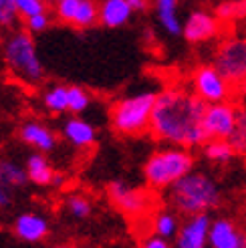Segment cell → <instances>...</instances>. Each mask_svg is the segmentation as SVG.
<instances>
[{"label":"cell","mask_w":246,"mask_h":248,"mask_svg":"<svg viewBox=\"0 0 246 248\" xmlns=\"http://www.w3.org/2000/svg\"><path fill=\"white\" fill-rule=\"evenodd\" d=\"M206 107L208 105L192 91L182 87H168L157 93L150 135L166 145L186 147V150L202 147L208 141L204 131Z\"/></svg>","instance_id":"obj_1"},{"label":"cell","mask_w":246,"mask_h":248,"mask_svg":"<svg viewBox=\"0 0 246 248\" xmlns=\"http://www.w3.org/2000/svg\"><path fill=\"white\" fill-rule=\"evenodd\" d=\"M168 202L171 210L184 218L210 214L222 202V192L212 176L204 171H190L168 190Z\"/></svg>","instance_id":"obj_2"},{"label":"cell","mask_w":246,"mask_h":248,"mask_svg":"<svg viewBox=\"0 0 246 248\" xmlns=\"http://www.w3.org/2000/svg\"><path fill=\"white\" fill-rule=\"evenodd\" d=\"M194 171V155L186 147L168 145L155 150L143 164V180L150 190H169L178 180Z\"/></svg>","instance_id":"obj_3"},{"label":"cell","mask_w":246,"mask_h":248,"mask_svg":"<svg viewBox=\"0 0 246 248\" xmlns=\"http://www.w3.org/2000/svg\"><path fill=\"white\" fill-rule=\"evenodd\" d=\"M155 99V91H139L117 99L109 111V121H111L113 131L123 138H138L145 131L150 133Z\"/></svg>","instance_id":"obj_4"},{"label":"cell","mask_w":246,"mask_h":248,"mask_svg":"<svg viewBox=\"0 0 246 248\" xmlns=\"http://www.w3.org/2000/svg\"><path fill=\"white\" fill-rule=\"evenodd\" d=\"M2 59L12 75L27 85H36L45 77V67L36 51V43L32 32L27 29L15 31L6 36L2 43Z\"/></svg>","instance_id":"obj_5"},{"label":"cell","mask_w":246,"mask_h":248,"mask_svg":"<svg viewBox=\"0 0 246 248\" xmlns=\"http://www.w3.org/2000/svg\"><path fill=\"white\" fill-rule=\"evenodd\" d=\"M190 91L194 95H198L206 105H212V103L230 101L236 89L214 67V63H202L190 75Z\"/></svg>","instance_id":"obj_6"},{"label":"cell","mask_w":246,"mask_h":248,"mask_svg":"<svg viewBox=\"0 0 246 248\" xmlns=\"http://www.w3.org/2000/svg\"><path fill=\"white\" fill-rule=\"evenodd\" d=\"M212 63L238 91V87L246 81V36L222 39L214 51Z\"/></svg>","instance_id":"obj_7"},{"label":"cell","mask_w":246,"mask_h":248,"mask_svg":"<svg viewBox=\"0 0 246 248\" xmlns=\"http://www.w3.org/2000/svg\"><path fill=\"white\" fill-rule=\"evenodd\" d=\"M107 198L121 214L127 218H143L154 210V194L150 190L135 188V186L123 182V180H113L107 184Z\"/></svg>","instance_id":"obj_8"},{"label":"cell","mask_w":246,"mask_h":248,"mask_svg":"<svg viewBox=\"0 0 246 248\" xmlns=\"http://www.w3.org/2000/svg\"><path fill=\"white\" fill-rule=\"evenodd\" d=\"M55 18L77 31L93 29L99 22V0H59Z\"/></svg>","instance_id":"obj_9"},{"label":"cell","mask_w":246,"mask_h":248,"mask_svg":"<svg viewBox=\"0 0 246 248\" xmlns=\"http://www.w3.org/2000/svg\"><path fill=\"white\" fill-rule=\"evenodd\" d=\"M222 32V20L216 16L214 10L208 8H194L184 20L182 36L190 45H204L218 39Z\"/></svg>","instance_id":"obj_10"},{"label":"cell","mask_w":246,"mask_h":248,"mask_svg":"<svg viewBox=\"0 0 246 248\" xmlns=\"http://www.w3.org/2000/svg\"><path fill=\"white\" fill-rule=\"evenodd\" d=\"M240 107L232 101L212 103L204 113V131L208 140H230L238 125Z\"/></svg>","instance_id":"obj_11"},{"label":"cell","mask_w":246,"mask_h":248,"mask_svg":"<svg viewBox=\"0 0 246 248\" xmlns=\"http://www.w3.org/2000/svg\"><path fill=\"white\" fill-rule=\"evenodd\" d=\"M210 214L186 216L174 238V248H208L210 246Z\"/></svg>","instance_id":"obj_12"},{"label":"cell","mask_w":246,"mask_h":248,"mask_svg":"<svg viewBox=\"0 0 246 248\" xmlns=\"http://www.w3.org/2000/svg\"><path fill=\"white\" fill-rule=\"evenodd\" d=\"M18 138L24 145L32 147L34 152L41 154H51L57 150L59 138L53 127H48L46 123L39 121V119H27L20 123L18 127Z\"/></svg>","instance_id":"obj_13"},{"label":"cell","mask_w":246,"mask_h":248,"mask_svg":"<svg viewBox=\"0 0 246 248\" xmlns=\"http://www.w3.org/2000/svg\"><path fill=\"white\" fill-rule=\"evenodd\" d=\"M12 232L15 236L22 242H43L48 234H51V222L48 218L41 212H34V210H29V212H22L15 218L12 222Z\"/></svg>","instance_id":"obj_14"},{"label":"cell","mask_w":246,"mask_h":248,"mask_svg":"<svg viewBox=\"0 0 246 248\" xmlns=\"http://www.w3.org/2000/svg\"><path fill=\"white\" fill-rule=\"evenodd\" d=\"M24 168H27L29 182L39 186V188H59V186H63V182H65V178L48 162L46 154L32 152L24 159Z\"/></svg>","instance_id":"obj_15"},{"label":"cell","mask_w":246,"mask_h":248,"mask_svg":"<svg viewBox=\"0 0 246 248\" xmlns=\"http://www.w3.org/2000/svg\"><path fill=\"white\" fill-rule=\"evenodd\" d=\"M210 248H246V230L230 218H212Z\"/></svg>","instance_id":"obj_16"},{"label":"cell","mask_w":246,"mask_h":248,"mask_svg":"<svg viewBox=\"0 0 246 248\" xmlns=\"http://www.w3.org/2000/svg\"><path fill=\"white\" fill-rule=\"evenodd\" d=\"M61 133H63V140L75 147V150H89L97 141V129L93 127V123L83 119L81 115L67 117L63 121Z\"/></svg>","instance_id":"obj_17"},{"label":"cell","mask_w":246,"mask_h":248,"mask_svg":"<svg viewBox=\"0 0 246 248\" xmlns=\"http://www.w3.org/2000/svg\"><path fill=\"white\" fill-rule=\"evenodd\" d=\"M133 8L127 0H99V24L105 29H121L129 24Z\"/></svg>","instance_id":"obj_18"},{"label":"cell","mask_w":246,"mask_h":248,"mask_svg":"<svg viewBox=\"0 0 246 248\" xmlns=\"http://www.w3.org/2000/svg\"><path fill=\"white\" fill-rule=\"evenodd\" d=\"M154 8H155V16H157L159 27L166 31V34L182 36L184 22L178 15L180 0H154Z\"/></svg>","instance_id":"obj_19"},{"label":"cell","mask_w":246,"mask_h":248,"mask_svg":"<svg viewBox=\"0 0 246 248\" xmlns=\"http://www.w3.org/2000/svg\"><path fill=\"white\" fill-rule=\"evenodd\" d=\"M41 103L53 115L69 113V85H63V83L48 85L41 95Z\"/></svg>","instance_id":"obj_20"},{"label":"cell","mask_w":246,"mask_h":248,"mask_svg":"<svg viewBox=\"0 0 246 248\" xmlns=\"http://www.w3.org/2000/svg\"><path fill=\"white\" fill-rule=\"evenodd\" d=\"M180 226H182V220L176 210H159L152 218L154 234H157V236H162V238H168V240H174L178 236Z\"/></svg>","instance_id":"obj_21"},{"label":"cell","mask_w":246,"mask_h":248,"mask_svg":"<svg viewBox=\"0 0 246 248\" xmlns=\"http://www.w3.org/2000/svg\"><path fill=\"white\" fill-rule=\"evenodd\" d=\"M202 155L212 164H218V166H224V164H230L238 154L234 150V145L230 143V140H208L202 147Z\"/></svg>","instance_id":"obj_22"},{"label":"cell","mask_w":246,"mask_h":248,"mask_svg":"<svg viewBox=\"0 0 246 248\" xmlns=\"http://www.w3.org/2000/svg\"><path fill=\"white\" fill-rule=\"evenodd\" d=\"M0 182L10 186L12 190H18L29 184L27 168L24 164H18L15 159H0Z\"/></svg>","instance_id":"obj_23"},{"label":"cell","mask_w":246,"mask_h":248,"mask_svg":"<svg viewBox=\"0 0 246 248\" xmlns=\"http://www.w3.org/2000/svg\"><path fill=\"white\" fill-rule=\"evenodd\" d=\"M63 208H65L67 216H71L73 220H87L93 212V202L85 194L75 192V194H69L65 198Z\"/></svg>","instance_id":"obj_24"},{"label":"cell","mask_w":246,"mask_h":248,"mask_svg":"<svg viewBox=\"0 0 246 248\" xmlns=\"http://www.w3.org/2000/svg\"><path fill=\"white\" fill-rule=\"evenodd\" d=\"M216 16L224 22H238L246 18V0H220L214 6Z\"/></svg>","instance_id":"obj_25"},{"label":"cell","mask_w":246,"mask_h":248,"mask_svg":"<svg viewBox=\"0 0 246 248\" xmlns=\"http://www.w3.org/2000/svg\"><path fill=\"white\" fill-rule=\"evenodd\" d=\"M91 105V95L79 85H69V113L83 115Z\"/></svg>","instance_id":"obj_26"},{"label":"cell","mask_w":246,"mask_h":248,"mask_svg":"<svg viewBox=\"0 0 246 248\" xmlns=\"http://www.w3.org/2000/svg\"><path fill=\"white\" fill-rule=\"evenodd\" d=\"M230 143L234 145L238 155H246V107H240L238 111V125L234 135L230 138Z\"/></svg>","instance_id":"obj_27"},{"label":"cell","mask_w":246,"mask_h":248,"mask_svg":"<svg viewBox=\"0 0 246 248\" xmlns=\"http://www.w3.org/2000/svg\"><path fill=\"white\" fill-rule=\"evenodd\" d=\"M16 2V10H18V16L22 20H27L31 16H36V15H43L46 12V4L43 0H15Z\"/></svg>","instance_id":"obj_28"},{"label":"cell","mask_w":246,"mask_h":248,"mask_svg":"<svg viewBox=\"0 0 246 248\" xmlns=\"http://www.w3.org/2000/svg\"><path fill=\"white\" fill-rule=\"evenodd\" d=\"M16 18H18V10L15 0H0V24L10 27Z\"/></svg>","instance_id":"obj_29"},{"label":"cell","mask_w":246,"mask_h":248,"mask_svg":"<svg viewBox=\"0 0 246 248\" xmlns=\"http://www.w3.org/2000/svg\"><path fill=\"white\" fill-rule=\"evenodd\" d=\"M48 24H51V18H48L46 12H43V15H36V16H31V18L24 20V29L32 34H36V32L46 31Z\"/></svg>","instance_id":"obj_30"},{"label":"cell","mask_w":246,"mask_h":248,"mask_svg":"<svg viewBox=\"0 0 246 248\" xmlns=\"http://www.w3.org/2000/svg\"><path fill=\"white\" fill-rule=\"evenodd\" d=\"M139 248H171L169 240L168 238H162V236H157V234H150V236H145L139 244Z\"/></svg>","instance_id":"obj_31"},{"label":"cell","mask_w":246,"mask_h":248,"mask_svg":"<svg viewBox=\"0 0 246 248\" xmlns=\"http://www.w3.org/2000/svg\"><path fill=\"white\" fill-rule=\"evenodd\" d=\"M12 190L10 186H6L4 182H0V210H6L12 206Z\"/></svg>","instance_id":"obj_32"},{"label":"cell","mask_w":246,"mask_h":248,"mask_svg":"<svg viewBox=\"0 0 246 248\" xmlns=\"http://www.w3.org/2000/svg\"><path fill=\"white\" fill-rule=\"evenodd\" d=\"M127 2L131 4V8L135 12H143L147 6H150V0H127Z\"/></svg>","instance_id":"obj_33"},{"label":"cell","mask_w":246,"mask_h":248,"mask_svg":"<svg viewBox=\"0 0 246 248\" xmlns=\"http://www.w3.org/2000/svg\"><path fill=\"white\" fill-rule=\"evenodd\" d=\"M238 93H242V95H246V81H244V83H242V85L238 87Z\"/></svg>","instance_id":"obj_34"},{"label":"cell","mask_w":246,"mask_h":248,"mask_svg":"<svg viewBox=\"0 0 246 248\" xmlns=\"http://www.w3.org/2000/svg\"><path fill=\"white\" fill-rule=\"evenodd\" d=\"M43 2H45L46 6H55V4L59 2V0H43Z\"/></svg>","instance_id":"obj_35"},{"label":"cell","mask_w":246,"mask_h":248,"mask_svg":"<svg viewBox=\"0 0 246 248\" xmlns=\"http://www.w3.org/2000/svg\"><path fill=\"white\" fill-rule=\"evenodd\" d=\"M53 248H73V246H69V244H59V246H53Z\"/></svg>","instance_id":"obj_36"},{"label":"cell","mask_w":246,"mask_h":248,"mask_svg":"<svg viewBox=\"0 0 246 248\" xmlns=\"http://www.w3.org/2000/svg\"><path fill=\"white\" fill-rule=\"evenodd\" d=\"M0 29H2V24H0Z\"/></svg>","instance_id":"obj_37"}]
</instances>
